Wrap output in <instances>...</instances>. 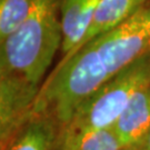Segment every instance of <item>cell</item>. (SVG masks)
<instances>
[{
  "label": "cell",
  "instance_id": "1",
  "mask_svg": "<svg viewBox=\"0 0 150 150\" xmlns=\"http://www.w3.org/2000/svg\"><path fill=\"white\" fill-rule=\"evenodd\" d=\"M150 51V0L128 20L60 59L39 91L32 112L69 122L81 102Z\"/></svg>",
  "mask_w": 150,
  "mask_h": 150
},
{
  "label": "cell",
  "instance_id": "2",
  "mask_svg": "<svg viewBox=\"0 0 150 150\" xmlns=\"http://www.w3.org/2000/svg\"><path fill=\"white\" fill-rule=\"evenodd\" d=\"M59 4L58 0H38L27 20L0 42V77L40 91L61 49Z\"/></svg>",
  "mask_w": 150,
  "mask_h": 150
},
{
  "label": "cell",
  "instance_id": "3",
  "mask_svg": "<svg viewBox=\"0 0 150 150\" xmlns=\"http://www.w3.org/2000/svg\"><path fill=\"white\" fill-rule=\"evenodd\" d=\"M150 83V51L106 81L75 110L69 128H113L134 93ZM62 128V127H61Z\"/></svg>",
  "mask_w": 150,
  "mask_h": 150
},
{
  "label": "cell",
  "instance_id": "4",
  "mask_svg": "<svg viewBox=\"0 0 150 150\" xmlns=\"http://www.w3.org/2000/svg\"><path fill=\"white\" fill-rule=\"evenodd\" d=\"M113 129L126 148L142 145L150 132V83L132 96Z\"/></svg>",
  "mask_w": 150,
  "mask_h": 150
},
{
  "label": "cell",
  "instance_id": "5",
  "mask_svg": "<svg viewBox=\"0 0 150 150\" xmlns=\"http://www.w3.org/2000/svg\"><path fill=\"white\" fill-rule=\"evenodd\" d=\"M100 0H60L59 15L62 43L61 59L79 47L86 36Z\"/></svg>",
  "mask_w": 150,
  "mask_h": 150
},
{
  "label": "cell",
  "instance_id": "6",
  "mask_svg": "<svg viewBox=\"0 0 150 150\" xmlns=\"http://www.w3.org/2000/svg\"><path fill=\"white\" fill-rule=\"evenodd\" d=\"M59 131L51 116L32 112L1 150H57Z\"/></svg>",
  "mask_w": 150,
  "mask_h": 150
},
{
  "label": "cell",
  "instance_id": "7",
  "mask_svg": "<svg viewBox=\"0 0 150 150\" xmlns=\"http://www.w3.org/2000/svg\"><path fill=\"white\" fill-rule=\"evenodd\" d=\"M148 1L149 0H100L86 36L77 49L120 26L147 5Z\"/></svg>",
  "mask_w": 150,
  "mask_h": 150
},
{
  "label": "cell",
  "instance_id": "8",
  "mask_svg": "<svg viewBox=\"0 0 150 150\" xmlns=\"http://www.w3.org/2000/svg\"><path fill=\"white\" fill-rule=\"evenodd\" d=\"M126 148L113 128H60L57 150H121Z\"/></svg>",
  "mask_w": 150,
  "mask_h": 150
},
{
  "label": "cell",
  "instance_id": "9",
  "mask_svg": "<svg viewBox=\"0 0 150 150\" xmlns=\"http://www.w3.org/2000/svg\"><path fill=\"white\" fill-rule=\"evenodd\" d=\"M38 0H0V42L16 31L31 15Z\"/></svg>",
  "mask_w": 150,
  "mask_h": 150
},
{
  "label": "cell",
  "instance_id": "10",
  "mask_svg": "<svg viewBox=\"0 0 150 150\" xmlns=\"http://www.w3.org/2000/svg\"><path fill=\"white\" fill-rule=\"evenodd\" d=\"M136 150H150V132L148 134V137L145 139V141L142 142V145Z\"/></svg>",
  "mask_w": 150,
  "mask_h": 150
},
{
  "label": "cell",
  "instance_id": "11",
  "mask_svg": "<svg viewBox=\"0 0 150 150\" xmlns=\"http://www.w3.org/2000/svg\"><path fill=\"white\" fill-rule=\"evenodd\" d=\"M121 150H136V149H134V148H123Z\"/></svg>",
  "mask_w": 150,
  "mask_h": 150
}]
</instances>
